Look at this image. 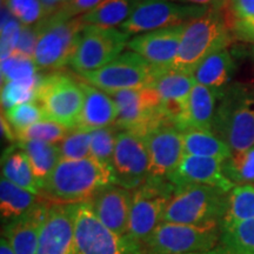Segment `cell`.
Wrapping results in <instances>:
<instances>
[{
  "instance_id": "5b68a950",
  "label": "cell",
  "mask_w": 254,
  "mask_h": 254,
  "mask_svg": "<svg viewBox=\"0 0 254 254\" xmlns=\"http://www.w3.org/2000/svg\"><path fill=\"white\" fill-rule=\"evenodd\" d=\"M221 222L186 225L163 221L142 245V254H198L215 250Z\"/></svg>"
},
{
  "instance_id": "52a82bcc",
  "label": "cell",
  "mask_w": 254,
  "mask_h": 254,
  "mask_svg": "<svg viewBox=\"0 0 254 254\" xmlns=\"http://www.w3.org/2000/svg\"><path fill=\"white\" fill-rule=\"evenodd\" d=\"M77 254H142V245L110 230L95 215L90 202L73 204Z\"/></svg>"
},
{
  "instance_id": "7a4b0ae2",
  "label": "cell",
  "mask_w": 254,
  "mask_h": 254,
  "mask_svg": "<svg viewBox=\"0 0 254 254\" xmlns=\"http://www.w3.org/2000/svg\"><path fill=\"white\" fill-rule=\"evenodd\" d=\"M231 41L227 17L222 9L211 8L184 25L179 52L172 68L193 74L202 60Z\"/></svg>"
},
{
  "instance_id": "9c48e42d",
  "label": "cell",
  "mask_w": 254,
  "mask_h": 254,
  "mask_svg": "<svg viewBox=\"0 0 254 254\" xmlns=\"http://www.w3.org/2000/svg\"><path fill=\"white\" fill-rule=\"evenodd\" d=\"M84 99L80 80L60 73L41 77L37 103L45 114V119L69 129L74 128L80 118Z\"/></svg>"
},
{
  "instance_id": "c3c4849f",
  "label": "cell",
  "mask_w": 254,
  "mask_h": 254,
  "mask_svg": "<svg viewBox=\"0 0 254 254\" xmlns=\"http://www.w3.org/2000/svg\"><path fill=\"white\" fill-rule=\"evenodd\" d=\"M198 254H228V253H226L225 252L224 250L222 249H220V247H217V249L215 250H212V251H209V252H205V253H198Z\"/></svg>"
},
{
  "instance_id": "2e32d148",
  "label": "cell",
  "mask_w": 254,
  "mask_h": 254,
  "mask_svg": "<svg viewBox=\"0 0 254 254\" xmlns=\"http://www.w3.org/2000/svg\"><path fill=\"white\" fill-rule=\"evenodd\" d=\"M37 254H77L73 204H51L41 227Z\"/></svg>"
},
{
  "instance_id": "8d00e7d4",
  "label": "cell",
  "mask_w": 254,
  "mask_h": 254,
  "mask_svg": "<svg viewBox=\"0 0 254 254\" xmlns=\"http://www.w3.org/2000/svg\"><path fill=\"white\" fill-rule=\"evenodd\" d=\"M5 118L14 129L15 134V132L21 131L33 124L45 119V114L37 101H32V103L15 105L11 109L6 110Z\"/></svg>"
},
{
  "instance_id": "681fc988",
  "label": "cell",
  "mask_w": 254,
  "mask_h": 254,
  "mask_svg": "<svg viewBox=\"0 0 254 254\" xmlns=\"http://www.w3.org/2000/svg\"><path fill=\"white\" fill-rule=\"evenodd\" d=\"M57 1H58L60 5H64V4H67L69 1H72V0H57Z\"/></svg>"
},
{
  "instance_id": "f546056e",
  "label": "cell",
  "mask_w": 254,
  "mask_h": 254,
  "mask_svg": "<svg viewBox=\"0 0 254 254\" xmlns=\"http://www.w3.org/2000/svg\"><path fill=\"white\" fill-rule=\"evenodd\" d=\"M254 219V186L236 185L228 193V207L221 227Z\"/></svg>"
},
{
  "instance_id": "30bf717a",
  "label": "cell",
  "mask_w": 254,
  "mask_h": 254,
  "mask_svg": "<svg viewBox=\"0 0 254 254\" xmlns=\"http://www.w3.org/2000/svg\"><path fill=\"white\" fill-rule=\"evenodd\" d=\"M176 186L168 180L148 178L138 189L132 190L128 236L142 244L163 222L166 206Z\"/></svg>"
},
{
  "instance_id": "b9f144b4",
  "label": "cell",
  "mask_w": 254,
  "mask_h": 254,
  "mask_svg": "<svg viewBox=\"0 0 254 254\" xmlns=\"http://www.w3.org/2000/svg\"><path fill=\"white\" fill-rule=\"evenodd\" d=\"M103 1L104 0H72L67 4L62 5V7L57 12H59L60 14L68 19L77 18L79 14L84 15L87 12H90L91 9L95 8Z\"/></svg>"
},
{
  "instance_id": "74e56055",
  "label": "cell",
  "mask_w": 254,
  "mask_h": 254,
  "mask_svg": "<svg viewBox=\"0 0 254 254\" xmlns=\"http://www.w3.org/2000/svg\"><path fill=\"white\" fill-rule=\"evenodd\" d=\"M21 25H36L46 18V12L40 0H1Z\"/></svg>"
},
{
  "instance_id": "cb8c5ba5",
  "label": "cell",
  "mask_w": 254,
  "mask_h": 254,
  "mask_svg": "<svg viewBox=\"0 0 254 254\" xmlns=\"http://www.w3.org/2000/svg\"><path fill=\"white\" fill-rule=\"evenodd\" d=\"M234 72V62L227 49L212 53L193 73L196 84L221 91L230 82Z\"/></svg>"
},
{
  "instance_id": "83f0119b",
  "label": "cell",
  "mask_w": 254,
  "mask_h": 254,
  "mask_svg": "<svg viewBox=\"0 0 254 254\" xmlns=\"http://www.w3.org/2000/svg\"><path fill=\"white\" fill-rule=\"evenodd\" d=\"M17 145L27 155L34 176L41 185L60 161L58 145L41 140H23Z\"/></svg>"
},
{
  "instance_id": "8992f818",
  "label": "cell",
  "mask_w": 254,
  "mask_h": 254,
  "mask_svg": "<svg viewBox=\"0 0 254 254\" xmlns=\"http://www.w3.org/2000/svg\"><path fill=\"white\" fill-rule=\"evenodd\" d=\"M39 25V39L33 60L38 69H59L69 65L81 31V17L68 19L56 12Z\"/></svg>"
},
{
  "instance_id": "f1b7e54d",
  "label": "cell",
  "mask_w": 254,
  "mask_h": 254,
  "mask_svg": "<svg viewBox=\"0 0 254 254\" xmlns=\"http://www.w3.org/2000/svg\"><path fill=\"white\" fill-rule=\"evenodd\" d=\"M136 0H104L97 7L81 15L85 25L113 28L125 23L133 12Z\"/></svg>"
},
{
  "instance_id": "e0dca14e",
  "label": "cell",
  "mask_w": 254,
  "mask_h": 254,
  "mask_svg": "<svg viewBox=\"0 0 254 254\" xmlns=\"http://www.w3.org/2000/svg\"><path fill=\"white\" fill-rule=\"evenodd\" d=\"M196 84L190 73L170 68H155L154 77L148 87L160 95L166 118L173 126L178 125L190 92Z\"/></svg>"
},
{
  "instance_id": "4316f807",
  "label": "cell",
  "mask_w": 254,
  "mask_h": 254,
  "mask_svg": "<svg viewBox=\"0 0 254 254\" xmlns=\"http://www.w3.org/2000/svg\"><path fill=\"white\" fill-rule=\"evenodd\" d=\"M184 155L215 158L225 161L232 155L231 148L213 131L189 128L182 131Z\"/></svg>"
},
{
  "instance_id": "ee69618b",
  "label": "cell",
  "mask_w": 254,
  "mask_h": 254,
  "mask_svg": "<svg viewBox=\"0 0 254 254\" xmlns=\"http://www.w3.org/2000/svg\"><path fill=\"white\" fill-rule=\"evenodd\" d=\"M172 1L187 5L204 6V7L214 9H224L225 6H227L228 0H172Z\"/></svg>"
},
{
  "instance_id": "6da1fadb",
  "label": "cell",
  "mask_w": 254,
  "mask_h": 254,
  "mask_svg": "<svg viewBox=\"0 0 254 254\" xmlns=\"http://www.w3.org/2000/svg\"><path fill=\"white\" fill-rule=\"evenodd\" d=\"M110 184H113L111 168L93 158L60 160L41 184L39 195L51 204H78L88 201Z\"/></svg>"
},
{
  "instance_id": "4dcf8cb0",
  "label": "cell",
  "mask_w": 254,
  "mask_h": 254,
  "mask_svg": "<svg viewBox=\"0 0 254 254\" xmlns=\"http://www.w3.org/2000/svg\"><path fill=\"white\" fill-rule=\"evenodd\" d=\"M219 247L228 254H254V219L221 227Z\"/></svg>"
},
{
  "instance_id": "7c38bea8",
  "label": "cell",
  "mask_w": 254,
  "mask_h": 254,
  "mask_svg": "<svg viewBox=\"0 0 254 254\" xmlns=\"http://www.w3.org/2000/svg\"><path fill=\"white\" fill-rule=\"evenodd\" d=\"M128 37L117 28L86 25L79 36L69 65L80 75L97 71L122 55Z\"/></svg>"
},
{
  "instance_id": "7402d4cb",
  "label": "cell",
  "mask_w": 254,
  "mask_h": 254,
  "mask_svg": "<svg viewBox=\"0 0 254 254\" xmlns=\"http://www.w3.org/2000/svg\"><path fill=\"white\" fill-rule=\"evenodd\" d=\"M84 91V106L74 128L92 132L94 129L113 126L118 117V107L110 94L81 80Z\"/></svg>"
},
{
  "instance_id": "f35d334b",
  "label": "cell",
  "mask_w": 254,
  "mask_h": 254,
  "mask_svg": "<svg viewBox=\"0 0 254 254\" xmlns=\"http://www.w3.org/2000/svg\"><path fill=\"white\" fill-rule=\"evenodd\" d=\"M38 67L33 59L12 55L1 62V81H21L36 77Z\"/></svg>"
},
{
  "instance_id": "bcb514c9",
  "label": "cell",
  "mask_w": 254,
  "mask_h": 254,
  "mask_svg": "<svg viewBox=\"0 0 254 254\" xmlns=\"http://www.w3.org/2000/svg\"><path fill=\"white\" fill-rule=\"evenodd\" d=\"M40 2L43 4L44 8H45L46 17H50V15L56 13V12L62 7V5H60L57 0H40Z\"/></svg>"
},
{
  "instance_id": "7bdbcfd3",
  "label": "cell",
  "mask_w": 254,
  "mask_h": 254,
  "mask_svg": "<svg viewBox=\"0 0 254 254\" xmlns=\"http://www.w3.org/2000/svg\"><path fill=\"white\" fill-rule=\"evenodd\" d=\"M227 6L236 21L254 20V0H228Z\"/></svg>"
},
{
  "instance_id": "1f68e13d",
  "label": "cell",
  "mask_w": 254,
  "mask_h": 254,
  "mask_svg": "<svg viewBox=\"0 0 254 254\" xmlns=\"http://www.w3.org/2000/svg\"><path fill=\"white\" fill-rule=\"evenodd\" d=\"M41 77H36L21 81H8L2 84L1 87V105L2 109L8 110L15 105L37 101L38 87Z\"/></svg>"
},
{
  "instance_id": "f6af8a7d",
  "label": "cell",
  "mask_w": 254,
  "mask_h": 254,
  "mask_svg": "<svg viewBox=\"0 0 254 254\" xmlns=\"http://www.w3.org/2000/svg\"><path fill=\"white\" fill-rule=\"evenodd\" d=\"M234 28H236L239 37L254 43V20L234 21Z\"/></svg>"
},
{
  "instance_id": "d4e9b609",
  "label": "cell",
  "mask_w": 254,
  "mask_h": 254,
  "mask_svg": "<svg viewBox=\"0 0 254 254\" xmlns=\"http://www.w3.org/2000/svg\"><path fill=\"white\" fill-rule=\"evenodd\" d=\"M43 198L36 193L19 187L4 177L0 180V214L2 225L14 220L36 207Z\"/></svg>"
},
{
  "instance_id": "836d02e7",
  "label": "cell",
  "mask_w": 254,
  "mask_h": 254,
  "mask_svg": "<svg viewBox=\"0 0 254 254\" xmlns=\"http://www.w3.org/2000/svg\"><path fill=\"white\" fill-rule=\"evenodd\" d=\"M91 132L71 128L62 141L58 142L60 160H80L91 158Z\"/></svg>"
},
{
  "instance_id": "ab89813d",
  "label": "cell",
  "mask_w": 254,
  "mask_h": 254,
  "mask_svg": "<svg viewBox=\"0 0 254 254\" xmlns=\"http://www.w3.org/2000/svg\"><path fill=\"white\" fill-rule=\"evenodd\" d=\"M21 31V24L7 7L1 4V62L14 53Z\"/></svg>"
},
{
  "instance_id": "4fadbf2b",
  "label": "cell",
  "mask_w": 254,
  "mask_h": 254,
  "mask_svg": "<svg viewBox=\"0 0 254 254\" xmlns=\"http://www.w3.org/2000/svg\"><path fill=\"white\" fill-rule=\"evenodd\" d=\"M152 66L140 55L127 51L97 71L80 75L84 81L106 93L124 90L148 87L155 73Z\"/></svg>"
},
{
  "instance_id": "7dc6e473",
  "label": "cell",
  "mask_w": 254,
  "mask_h": 254,
  "mask_svg": "<svg viewBox=\"0 0 254 254\" xmlns=\"http://www.w3.org/2000/svg\"><path fill=\"white\" fill-rule=\"evenodd\" d=\"M0 254H15L11 244L5 237H1V239H0Z\"/></svg>"
},
{
  "instance_id": "3957f363",
  "label": "cell",
  "mask_w": 254,
  "mask_h": 254,
  "mask_svg": "<svg viewBox=\"0 0 254 254\" xmlns=\"http://www.w3.org/2000/svg\"><path fill=\"white\" fill-rule=\"evenodd\" d=\"M212 131L227 144L232 153L254 147V92L233 86L222 92Z\"/></svg>"
},
{
  "instance_id": "9a60e30c",
  "label": "cell",
  "mask_w": 254,
  "mask_h": 254,
  "mask_svg": "<svg viewBox=\"0 0 254 254\" xmlns=\"http://www.w3.org/2000/svg\"><path fill=\"white\" fill-rule=\"evenodd\" d=\"M150 154V179L167 180L184 158L183 134L172 125H163L144 136Z\"/></svg>"
},
{
  "instance_id": "603a6c76",
  "label": "cell",
  "mask_w": 254,
  "mask_h": 254,
  "mask_svg": "<svg viewBox=\"0 0 254 254\" xmlns=\"http://www.w3.org/2000/svg\"><path fill=\"white\" fill-rule=\"evenodd\" d=\"M222 92L212 90L202 85L195 84L190 92L185 109L178 122L177 128L185 131L189 128L209 129L215 114V104L220 99Z\"/></svg>"
},
{
  "instance_id": "60d3db41",
  "label": "cell",
  "mask_w": 254,
  "mask_h": 254,
  "mask_svg": "<svg viewBox=\"0 0 254 254\" xmlns=\"http://www.w3.org/2000/svg\"><path fill=\"white\" fill-rule=\"evenodd\" d=\"M38 39H39V25H21L20 37L13 55L33 59Z\"/></svg>"
},
{
  "instance_id": "44dd1931",
  "label": "cell",
  "mask_w": 254,
  "mask_h": 254,
  "mask_svg": "<svg viewBox=\"0 0 254 254\" xmlns=\"http://www.w3.org/2000/svg\"><path fill=\"white\" fill-rule=\"evenodd\" d=\"M51 202L44 199L36 207L2 226V237L15 254H37L41 227Z\"/></svg>"
},
{
  "instance_id": "d590c367",
  "label": "cell",
  "mask_w": 254,
  "mask_h": 254,
  "mask_svg": "<svg viewBox=\"0 0 254 254\" xmlns=\"http://www.w3.org/2000/svg\"><path fill=\"white\" fill-rule=\"evenodd\" d=\"M118 132L119 129L114 125L92 131L91 158L111 168Z\"/></svg>"
},
{
  "instance_id": "5bb4252c",
  "label": "cell",
  "mask_w": 254,
  "mask_h": 254,
  "mask_svg": "<svg viewBox=\"0 0 254 254\" xmlns=\"http://www.w3.org/2000/svg\"><path fill=\"white\" fill-rule=\"evenodd\" d=\"M111 171L113 184L131 190L150 178V154L141 135L131 131L118 132Z\"/></svg>"
},
{
  "instance_id": "ac0fdd59",
  "label": "cell",
  "mask_w": 254,
  "mask_h": 254,
  "mask_svg": "<svg viewBox=\"0 0 254 254\" xmlns=\"http://www.w3.org/2000/svg\"><path fill=\"white\" fill-rule=\"evenodd\" d=\"M167 180L173 184L176 189L189 185H206L218 187L230 193L236 186L224 172V161L195 155H184L180 164Z\"/></svg>"
},
{
  "instance_id": "ba28073f",
  "label": "cell",
  "mask_w": 254,
  "mask_h": 254,
  "mask_svg": "<svg viewBox=\"0 0 254 254\" xmlns=\"http://www.w3.org/2000/svg\"><path fill=\"white\" fill-rule=\"evenodd\" d=\"M107 94L118 107L114 126L119 131H131L144 138L159 126L172 125L165 116L160 95L153 88H134Z\"/></svg>"
},
{
  "instance_id": "d6a6232c",
  "label": "cell",
  "mask_w": 254,
  "mask_h": 254,
  "mask_svg": "<svg viewBox=\"0 0 254 254\" xmlns=\"http://www.w3.org/2000/svg\"><path fill=\"white\" fill-rule=\"evenodd\" d=\"M224 172L234 185L254 184V147L232 153L224 161Z\"/></svg>"
},
{
  "instance_id": "e575fe53",
  "label": "cell",
  "mask_w": 254,
  "mask_h": 254,
  "mask_svg": "<svg viewBox=\"0 0 254 254\" xmlns=\"http://www.w3.org/2000/svg\"><path fill=\"white\" fill-rule=\"evenodd\" d=\"M69 128L60 125L52 120L44 119L33 125L15 132V139L18 141L23 140H41L50 144H58L65 138Z\"/></svg>"
},
{
  "instance_id": "277c9868",
  "label": "cell",
  "mask_w": 254,
  "mask_h": 254,
  "mask_svg": "<svg viewBox=\"0 0 254 254\" xmlns=\"http://www.w3.org/2000/svg\"><path fill=\"white\" fill-rule=\"evenodd\" d=\"M228 207V193L218 187L189 185L177 187L163 221L186 225L221 222Z\"/></svg>"
},
{
  "instance_id": "8fae6325",
  "label": "cell",
  "mask_w": 254,
  "mask_h": 254,
  "mask_svg": "<svg viewBox=\"0 0 254 254\" xmlns=\"http://www.w3.org/2000/svg\"><path fill=\"white\" fill-rule=\"evenodd\" d=\"M211 8L187 5L172 0H136L129 18L120 26L127 36L180 26L204 15Z\"/></svg>"
},
{
  "instance_id": "484cf974",
  "label": "cell",
  "mask_w": 254,
  "mask_h": 254,
  "mask_svg": "<svg viewBox=\"0 0 254 254\" xmlns=\"http://www.w3.org/2000/svg\"><path fill=\"white\" fill-rule=\"evenodd\" d=\"M1 174L8 182L39 195L40 183L34 176L27 155L17 144L2 153Z\"/></svg>"
},
{
  "instance_id": "d6986e66",
  "label": "cell",
  "mask_w": 254,
  "mask_h": 254,
  "mask_svg": "<svg viewBox=\"0 0 254 254\" xmlns=\"http://www.w3.org/2000/svg\"><path fill=\"white\" fill-rule=\"evenodd\" d=\"M184 25L139 34L128 41L127 47L154 67L170 68L179 52Z\"/></svg>"
},
{
  "instance_id": "ffe728a7",
  "label": "cell",
  "mask_w": 254,
  "mask_h": 254,
  "mask_svg": "<svg viewBox=\"0 0 254 254\" xmlns=\"http://www.w3.org/2000/svg\"><path fill=\"white\" fill-rule=\"evenodd\" d=\"M88 202L95 215L110 230L122 236L128 233L132 206L131 190L110 184L98 190Z\"/></svg>"
}]
</instances>
